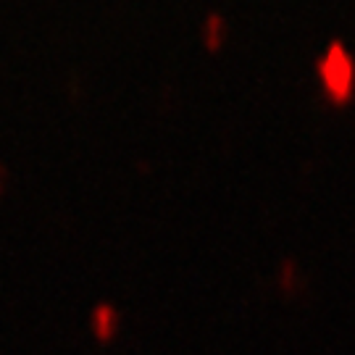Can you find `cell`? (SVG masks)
<instances>
[{
  "instance_id": "7a4b0ae2",
  "label": "cell",
  "mask_w": 355,
  "mask_h": 355,
  "mask_svg": "<svg viewBox=\"0 0 355 355\" xmlns=\"http://www.w3.org/2000/svg\"><path fill=\"white\" fill-rule=\"evenodd\" d=\"M92 329H95L101 343H108V340L114 337L116 311L111 305H98V308H95V313H92Z\"/></svg>"
},
{
  "instance_id": "3957f363",
  "label": "cell",
  "mask_w": 355,
  "mask_h": 355,
  "mask_svg": "<svg viewBox=\"0 0 355 355\" xmlns=\"http://www.w3.org/2000/svg\"><path fill=\"white\" fill-rule=\"evenodd\" d=\"M203 40L208 45V51H218L227 40V21L218 16V13H211L203 24Z\"/></svg>"
},
{
  "instance_id": "6da1fadb",
  "label": "cell",
  "mask_w": 355,
  "mask_h": 355,
  "mask_svg": "<svg viewBox=\"0 0 355 355\" xmlns=\"http://www.w3.org/2000/svg\"><path fill=\"white\" fill-rule=\"evenodd\" d=\"M321 79L327 85V92L337 103L350 101L355 85V66L343 42H331L329 45V51L321 61Z\"/></svg>"
},
{
  "instance_id": "277c9868",
  "label": "cell",
  "mask_w": 355,
  "mask_h": 355,
  "mask_svg": "<svg viewBox=\"0 0 355 355\" xmlns=\"http://www.w3.org/2000/svg\"><path fill=\"white\" fill-rule=\"evenodd\" d=\"M3 187H6V168L0 166V192H3Z\"/></svg>"
}]
</instances>
